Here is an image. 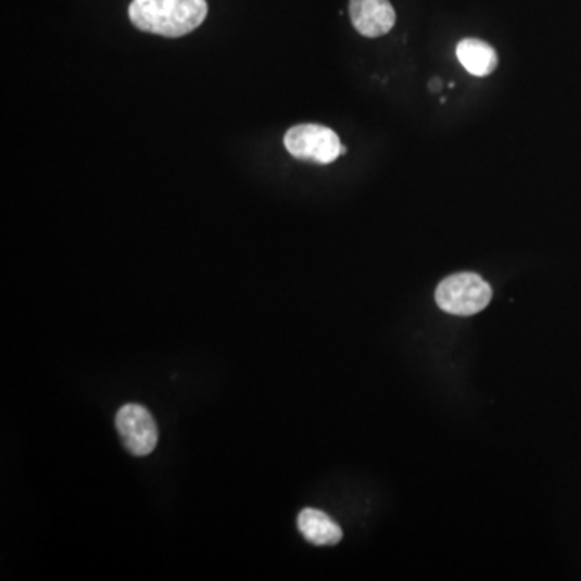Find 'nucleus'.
<instances>
[{"label":"nucleus","mask_w":581,"mask_h":581,"mask_svg":"<svg viewBox=\"0 0 581 581\" xmlns=\"http://www.w3.org/2000/svg\"><path fill=\"white\" fill-rule=\"evenodd\" d=\"M352 25L365 38H381L396 25V12L390 0H351Z\"/></svg>","instance_id":"obj_5"},{"label":"nucleus","mask_w":581,"mask_h":581,"mask_svg":"<svg viewBox=\"0 0 581 581\" xmlns=\"http://www.w3.org/2000/svg\"><path fill=\"white\" fill-rule=\"evenodd\" d=\"M115 425L123 446L132 456H149L157 446V425L148 408L139 404H126L116 414Z\"/></svg>","instance_id":"obj_4"},{"label":"nucleus","mask_w":581,"mask_h":581,"mask_svg":"<svg viewBox=\"0 0 581 581\" xmlns=\"http://www.w3.org/2000/svg\"><path fill=\"white\" fill-rule=\"evenodd\" d=\"M285 148L298 161L315 162L327 165L346 154V148L333 129L327 126L305 123L292 126L285 135Z\"/></svg>","instance_id":"obj_3"},{"label":"nucleus","mask_w":581,"mask_h":581,"mask_svg":"<svg viewBox=\"0 0 581 581\" xmlns=\"http://www.w3.org/2000/svg\"><path fill=\"white\" fill-rule=\"evenodd\" d=\"M434 83H431L430 88L437 89V91H440V79H433Z\"/></svg>","instance_id":"obj_8"},{"label":"nucleus","mask_w":581,"mask_h":581,"mask_svg":"<svg viewBox=\"0 0 581 581\" xmlns=\"http://www.w3.org/2000/svg\"><path fill=\"white\" fill-rule=\"evenodd\" d=\"M205 0H132L129 20L136 28L165 38H181L204 23Z\"/></svg>","instance_id":"obj_1"},{"label":"nucleus","mask_w":581,"mask_h":581,"mask_svg":"<svg viewBox=\"0 0 581 581\" xmlns=\"http://www.w3.org/2000/svg\"><path fill=\"white\" fill-rule=\"evenodd\" d=\"M437 304L447 314L470 317L487 308L493 298L490 285L477 274L451 275L438 287Z\"/></svg>","instance_id":"obj_2"},{"label":"nucleus","mask_w":581,"mask_h":581,"mask_svg":"<svg viewBox=\"0 0 581 581\" xmlns=\"http://www.w3.org/2000/svg\"><path fill=\"white\" fill-rule=\"evenodd\" d=\"M299 531L315 546H334L343 540V530L333 519L317 509H304L299 514Z\"/></svg>","instance_id":"obj_6"},{"label":"nucleus","mask_w":581,"mask_h":581,"mask_svg":"<svg viewBox=\"0 0 581 581\" xmlns=\"http://www.w3.org/2000/svg\"><path fill=\"white\" fill-rule=\"evenodd\" d=\"M457 59L475 76H488L497 68L496 51L480 39H464L457 45Z\"/></svg>","instance_id":"obj_7"}]
</instances>
